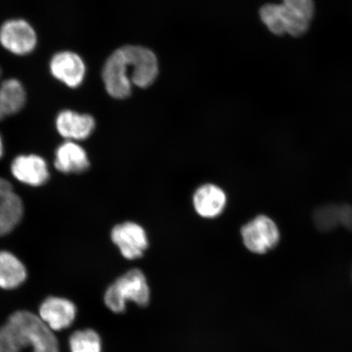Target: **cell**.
<instances>
[{
    "mask_svg": "<svg viewBox=\"0 0 352 352\" xmlns=\"http://www.w3.org/2000/svg\"><path fill=\"white\" fill-rule=\"evenodd\" d=\"M28 346L33 352H59L54 333L39 316L16 311L0 327V352H20Z\"/></svg>",
    "mask_w": 352,
    "mask_h": 352,
    "instance_id": "6da1fadb",
    "label": "cell"
},
{
    "mask_svg": "<svg viewBox=\"0 0 352 352\" xmlns=\"http://www.w3.org/2000/svg\"><path fill=\"white\" fill-rule=\"evenodd\" d=\"M151 288L146 276L138 268L126 272L110 285L105 292L104 305L114 314H123L127 302L144 307L151 302Z\"/></svg>",
    "mask_w": 352,
    "mask_h": 352,
    "instance_id": "7a4b0ae2",
    "label": "cell"
},
{
    "mask_svg": "<svg viewBox=\"0 0 352 352\" xmlns=\"http://www.w3.org/2000/svg\"><path fill=\"white\" fill-rule=\"evenodd\" d=\"M241 237L250 252L263 254L278 244L280 232L274 220L266 215H258L242 227Z\"/></svg>",
    "mask_w": 352,
    "mask_h": 352,
    "instance_id": "3957f363",
    "label": "cell"
},
{
    "mask_svg": "<svg viewBox=\"0 0 352 352\" xmlns=\"http://www.w3.org/2000/svg\"><path fill=\"white\" fill-rule=\"evenodd\" d=\"M129 63L123 47L118 48L105 61L102 78L105 89L113 98L125 99L131 92V80L127 74Z\"/></svg>",
    "mask_w": 352,
    "mask_h": 352,
    "instance_id": "277c9868",
    "label": "cell"
},
{
    "mask_svg": "<svg viewBox=\"0 0 352 352\" xmlns=\"http://www.w3.org/2000/svg\"><path fill=\"white\" fill-rule=\"evenodd\" d=\"M0 43L13 54L25 56L34 50L37 34L32 25L23 19H12L0 28Z\"/></svg>",
    "mask_w": 352,
    "mask_h": 352,
    "instance_id": "5b68a950",
    "label": "cell"
},
{
    "mask_svg": "<svg viewBox=\"0 0 352 352\" xmlns=\"http://www.w3.org/2000/svg\"><path fill=\"white\" fill-rule=\"evenodd\" d=\"M111 239L120 249L123 258L135 261L143 257L148 248L146 232L139 224L126 222L113 228Z\"/></svg>",
    "mask_w": 352,
    "mask_h": 352,
    "instance_id": "8992f818",
    "label": "cell"
},
{
    "mask_svg": "<svg viewBox=\"0 0 352 352\" xmlns=\"http://www.w3.org/2000/svg\"><path fill=\"white\" fill-rule=\"evenodd\" d=\"M126 58L132 68L131 80L140 88L153 85L158 74L157 57L148 48L140 46H123Z\"/></svg>",
    "mask_w": 352,
    "mask_h": 352,
    "instance_id": "52a82bcc",
    "label": "cell"
},
{
    "mask_svg": "<svg viewBox=\"0 0 352 352\" xmlns=\"http://www.w3.org/2000/svg\"><path fill=\"white\" fill-rule=\"evenodd\" d=\"M50 72L57 80L72 88L80 86L86 76V65L73 52H60L52 56Z\"/></svg>",
    "mask_w": 352,
    "mask_h": 352,
    "instance_id": "ba28073f",
    "label": "cell"
},
{
    "mask_svg": "<svg viewBox=\"0 0 352 352\" xmlns=\"http://www.w3.org/2000/svg\"><path fill=\"white\" fill-rule=\"evenodd\" d=\"M76 305L63 298H47L39 308V318L52 331L69 327L76 319Z\"/></svg>",
    "mask_w": 352,
    "mask_h": 352,
    "instance_id": "9c48e42d",
    "label": "cell"
},
{
    "mask_svg": "<svg viewBox=\"0 0 352 352\" xmlns=\"http://www.w3.org/2000/svg\"><path fill=\"white\" fill-rule=\"evenodd\" d=\"M23 204L12 184L0 178V236L8 234L23 217Z\"/></svg>",
    "mask_w": 352,
    "mask_h": 352,
    "instance_id": "30bf717a",
    "label": "cell"
},
{
    "mask_svg": "<svg viewBox=\"0 0 352 352\" xmlns=\"http://www.w3.org/2000/svg\"><path fill=\"white\" fill-rule=\"evenodd\" d=\"M13 176L21 183L30 186H41L50 178L47 162L37 155H21L11 166Z\"/></svg>",
    "mask_w": 352,
    "mask_h": 352,
    "instance_id": "8fae6325",
    "label": "cell"
},
{
    "mask_svg": "<svg viewBox=\"0 0 352 352\" xmlns=\"http://www.w3.org/2000/svg\"><path fill=\"white\" fill-rule=\"evenodd\" d=\"M56 125L60 135L72 142L89 138L95 129L96 122L89 114L64 110L57 116Z\"/></svg>",
    "mask_w": 352,
    "mask_h": 352,
    "instance_id": "7c38bea8",
    "label": "cell"
},
{
    "mask_svg": "<svg viewBox=\"0 0 352 352\" xmlns=\"http://www.w3.org/2000/svg\"><path fill=\"white\" fill-rule=\"evenodd\" d=\"M192 204L200 217L214 219L223 213L227 204V196L221 188L206 184L197 189Z\"/></svg>",
    "mask_w": 352,
    "mask_h": 352,
    "instance_id": "4fadbf2b",
    "label": "cell"
},
{
    "mask_svg": "<svg viewBox=\"0 0 352 352\" xmlns=\"http://www.w3.org/2000/svg\"><path fill=\"white\" fill-rule=\"evenodd\" d=\"M55 166L60 173L78 174L89 168L90 162L85 148L69 140L56 149Z\"/></svg>",
    "mask_w": 352,
    "mask_h": 352,
    "instance_id": "5bb4252c",
    "label": "cell"
},
{
    "mask_svg": "<svg viewBox=\"0 0 352 352\" xmlns=\"http://www.w3.org/2000/svg\"><path fill=\"white\" fill-rule=\"evenodd\" d=\"M24 264L14 254L0 252V288L12 289L19 287L26 279Z\"/></svg>",
    "mask_w": 352,
    "mask_h": 352,
    "instance_id": "9a60e30c",
    "label": "cell"
},
{
    "mask_svg": "<svg viewBox=\"0 0 352 352\" xmlns=\"http://www.w3.org/2000/svg\"><path fill=\"white\" fill-rule=\"evenodd\" d=\"M26 94L23 85L16 78L8 79L0 85V110L3 116H12L25 107Z\"/></svg>",
    "mask_w": 352,
    "mask_h": 352,
    "instance_id": "2e32d148",
    "label": "cell"
},
{
    "mask_svg": "<svg viewBox=\"0 0 352 352\" xmlns=\"http://www.w3.org/2000/svg\"><path fill=\"white\" fill-rule=\"evenodd\" d=\"M72 352H102L101 338L95 330H78L69 338Z\"/></svg>",
    "mask_w": 352,
    "mask_h": 352,
    "instance_id": "e0dca14e",
    "label": "cell"
},
{
    "mask_svg": "<svg viewBox=\"0 0 352 352\" xmlns=\"http://www.w3.org/2000/svg\"><path fill=\"white\" fill-rule=\"evenodd\" d=\"M261 17L264 25L276 35L287 34L285 15L280 4L268 3L261 8Z\"/></svg>",
    "mask_w": 352,
    "mask_h": 352,
    "instance_id": "ac0fdd59",
    "label": "cell"
},
{
    "mask_svg": "<svg viewBox=\"0 0 352 352\" xmlns=\"http://www.w3.org/2000/svg\"><path fill=\"white\" fill-rule=\"evenodd\" d=\"M314 222L320 230L329 231L340 223V206L327 205L321 206L314 213Z\"/></svg>",
    "mask_w": 352,
    "mask_h": 352,
    "instance_id": "d6986e66",
    "label": "cell"
},
{
    "mask_svg": "<svg viewBox=\"0 0 352 352\" xmlns=\"http://www.w3.org/2000/svg\"><path fill=\"white\" fill-rule=\"evenodd\" d=\"M283 4L292 8L306 19L311 21L314 16L315 7L314 0H283Z\"/></svg>",
    "mask_w": 352,
    "mask_h": 352,
    "instance_id": "ffe728a7",
    "label": "cell"
},
{
    "mask_svg": "<svg viewBox=\"0 0 352 352\" xmlns=\"http://www.w3.org/2000/svg\"><path fill=\"white\" fill-rule=\"evenodd\" d=\"M340 223L352 231V206L342 205L340 206Z\"/></svg>",
    "mask_w": 352,
    "mask_h": 352,
    "instance_id": "44dd1931",
    "label": "cell"
},
{
    "mask_svg": "<svg viewBox=\"0 0 352 352\" xmlns=\"http://www.w3.org/2000/svg\"><path fill=\"white\" fill-rule=\"evenodd\" d=\"M3 152V142L1 136H0V158H1Z\"/></svg>",
    "mask_w": 352,
    "mask_h": 352,
    "instance_id": "7402d4cb",
    "label": "cell"
},
{
    "mask_svg": "<svg viewBox=\"0 0 352 352\" xmlns=\"http://www.w3.org/2000/svg\"><path fill=\"white\" fill-rule=\"evenodd\" d=\"M0 76H1V69H0ZM3 118V114L2 113L1 110H0V120H2Z\"/></svg>",
    "mask_w": 352,
    "mask_h": 352,
    "instance_id": "603a6c76",
    "label": "cell"
}]
</instances>
